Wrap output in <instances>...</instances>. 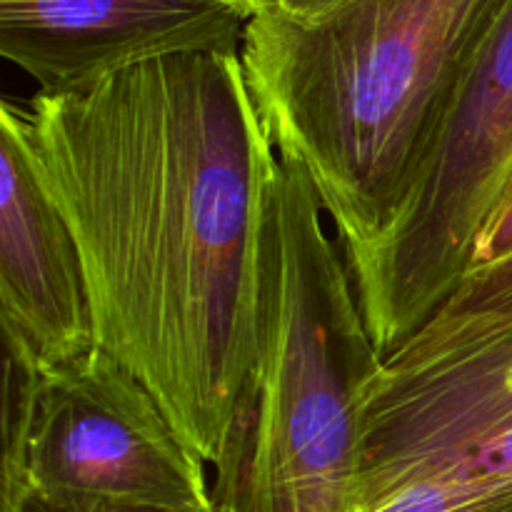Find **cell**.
Returning <instances> with one entry per match:
<instances>
[{
  "label": "cell",
  "mask_w": 512,
  "mask_h": 512,
  "mask_svg": "<svg viewBox=\"0 0 512 512\" xmlns=\"http://www.w3.org/2000/svg\"><path fill=\"white\" fill-rule=\"evenodd\" d=\"M253 15L243 0H0V55L53 93L168 55H240Z\"/></svg>",
  "instance_id": "52a82bcc"
},
{
  "label": "cell",
  "mask_w": 512,
  "mask_h": 512,
  "mask_svg": "<svg viewBox=\"0 0 512 512\" xmlns=\"http://www.w3.org/2000/svg\"><path fill=\"white\" fill-rule=\"evenodd\" d=\"M390 488L453 512H512V323L383 360L365 398L355 500Z\"/></svg>",
  "instance_id": "5b68a950"
},
{
  "label": "cell",
  "mask_w": 512,
  "mask_h": 512,
  "mask_svg": "<svg viewBox=\"0 0 512 512\" xmlns=\"http://www.w3.org/2000/svg\"><path fill=\"white\" fill-rule=\"evenodd\" d=\"M243 3H248L250 8H253L255 13H258V10H260V8H265V5H268L270 0H243Z\"/></svg>",
  "instance_id": "5bb4252c"
},
{
  "label": "cell",
  "mask_w": 512,
  "mask_h": 512,
  "mask_svg": "<svg viewBox=\"0 0 512 512\" xmlns=\"http://www.w3.org/2000/svg\"><path fill=\"white\" fill-rule=\"evenodd\" d=\"M83 260L95 345L213 465L255 350L258 233L275 158L238 53H180L5 98Z\"/></svg>",
  "instance_id": "6da1fadb"
},
{
  "label": "cell",
  "mask_w": 512,
  "mask_h": 512,
  "mask_svg": "<svg viewBox=\"0 0 512 512\" xmlns=\"http://www.w3.org/2000/svg\"><path fill=\"white\" fill-rule=\"evenodd\" d=\"M512 255V173L505 183L503 193L498 195L495 205L490 208L488 218L480 225L478 235H475L473 250H470L468 270L465 275L473 273V270L490 268L495 263H503ZM463 275V278H465Z\"/></svg>",
  "instance_id": "7c38bea8"
},
{
  "label": "cell",
  "mask_w": 512,
  "mask_h": 512,
  "mask_svg": "<svg viewBox=\"0 0 512 512\" xmlns=\"http://www.w3.org/2000/svg\"><path fill=\"white\" fill-rule=\"evenodd\" d=\"M345 0H270L275 10L295 20H315L343 5Z\"/></svg>",
  "instance_id": "4fadbf2b"
},
{
  "label": "cell",
  "mask_w": 512,
  "mask_h": 512,
  "mask_svg": "<svg viewBox=\"0 0 512 512\" xmlns=\"http://www.w3.org/2000/svg\"><path fill=\"white\" fill-rule=\"evenodd\" d=\"M505 0H345L315 20L265 5L240 60L280 155L303 165L345 255L398 213Z\"/></svg>",
  "instance_id": "7a4b0ae2"
},
{
  "label": "cell",
  "mask_w": 512,
  "mask_h": 512,
  "mask_svg": "<svg viewBox=\"0 0 512 512\" xmlns=\"http://www.w3.org/2000/svg\"><path fill=\"white\" fill-rule=\"evenodd\" d=\"M512 323V255L490 268L473 270L450 298L398 348H423L468 330ZM395 348V350H398Z\"/></svg>",
  "instance_id": "9c48e42d"
},
{
  "label": "cell",
  "mask_w": 512,
  "mask_h": 512,
  "mask_svg": "<svg viewBox=\"0 0 512 512\" xmlns=\"http://www.w3.org/2000/svg\"><path fill=\"white\" fill-rule=\"evenodd\" d=\"M3 488L0 503L25 490L30 433L43 368L13 330L3 328Z\"/></svg>",
  "instance_id": "30bf717a"
},
{
  "label": "cell",
  "mask_w": 512,
  "mask_h": 512,
  "mask_svg": "<svg viewBox=\"0 0 512 512\" xmlns=\"http://www.w3.org/2000/svg\"><path fill=\"white\" fill-rule=\"evenodd\" d=\"M0 512H220L213 505L205 508H158V505L123 503V500L93 498V495L73 493H43L25 488L15 498L3 500Z\"/></svg>",
  "instance_id": "8fae6325"
},
{
  "label": "cell",
  "mask_w": 512,
  "mask_h": 512,
  "mask_svg": "<svg viewBox=\"0 0 512 512\" xmlns=\"http://www.w3.org/2000/svg\"><path fill=\"white\" fill-rule=\"evenodd\" d=\"M0 163V325L23 340L40 368H58L95 348L83 260L5 120Z\"/></svg>",
  "instance_id": "ba28073f"
},
{
  "label": "cell",
  "mask_w": 512,
  "mask_h": 512,
  "mask_svg": "<svg viewBox=\"0 0 512 512\" xmlns=\"http://www.w3.org/2000/svg\"><path fill=\"white\" fill-rule=\"evenodd\" d=\"M208 468L148 385L100 345L43 370L25 488L205 508L213 505Z\"/></svg>",
  "instance_id": "8992f818"
},
{
  "label": "cell",
  "mask_w": 512,
  "mask_h": 512,
  "mask_svg": "<svg viewBox=\"0 0 512 512\" xmlns=\"http://www.w3.org/2000/svg\"><path fill=\"white\" fill-rule=\"evenodd\" d=\"M383 355L303 165L275 150L258 233L255 350L218 458L220 512H350Z\"/></svg>",
  "instance_id": "3957f363"
},
{
  "label": "cell",
  "mask_w": 512,
  "mask_h": 512,
  "mask_svg": "<svg viewBox=\"0 0 512 512\" xmlns=\"http://www.w3.org/2000/svg\"><path fill=\"white\" fill-rule=\"evenodd\" d=\"M510 173L512 0H505L395 218L373 243L345 255L383 360L458 288Z\"/></svg>",
  "instance_id": "277c9868"
}]
</instances>
